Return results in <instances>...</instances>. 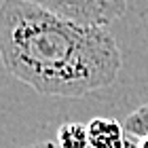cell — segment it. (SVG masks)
<instances>
[{
	"label": "cell",
	"instance_id": "cell-1",
	"mask_svg": "<svg viewBox=\"0 0 148 148\" xmlns=\"http://www.w3.org/2000/svg\"><path fill=\"white\" fill-rule=\"evenodd\" d=\"M0 57L9 74L47 97L106 89L123 68L108 28L68 21L25 0H2Z\"/></svg>",
	"mask_w": 148,
	"mask_h": 148
},
{
	"label": "cell",
	"instance_id": "cell-2",
	"mask_svg": "<svg viewBox=\"0 0 148 148\" xmlns=\"http://www.w3.org/2000/svg\"><path fill=\"white\" fill-rule=\"evenodd\" d=\"M80 25L108 28L127 11L129 0H25Z\"/></svg>",
	"mask_w": 148,
	"mask_h": 148
},
{
	"label": "cell",
	"instance_id": "cell-7",
	"mask_svg": "<svg viewBox=\"0 0 148 148\" xmlns=\"http://www.w3.org/2000/svg\"><path fill=\"white\" fill-rule=\"evenodd\" d=\"M136 148H148V136H146V138H142V140H138Z\"/></svg>",
	"mask_w": 148,
	"mask_h": 148
},
{
	"label": "cell",
	"instance_id": "cell-4",
	"mask_svg": "<svg viewBox=\"0 0 148 148\" xmlns=\"http://www.w3.org/2000/svg\"><path fill=\"white\" fill-rule=\"evenodd\" d=\"M59 148H89V131L85 123H64L55 133Z\"/></svg>",
	"mask_w": 148,
	"mask_h": 148
},
{
	"label": "cell",
	"instance_id": "cell-5",
	"mask_svg": "<svg viewBox=\"0 0 148 148\" xmlns=\"http://www.w3.org/2000/svg\"><path fill=\"white\" fill-rule=\"evenodd\" d=\"M123 125H125L127 136L136 144H138V140L146 138L148 136V104H144V106H140V108H136L133 112H129L125 116Z\"/></svg>",
	"mask_w": 148,
	"mask_h": 148
},
{
	"label": "cell",
	"instance_id": "cell-3",
	"mask_svg": "<svg viewBox=\"0 0 148 148\" xmlns=\"http://www.w3.org/2000/svg\"><path fill=\"white\" fill-rule=\"evenodd\" d=\"M89 148H136V142L127 136L125 125L112 116H95L87 123Z\"/></svg>",
	"mask_w": 148,
	"mask_h": 148
},
{
	"label": "cell",
	"instance_id": "cell-6",
	"mask_svg": "<svg viewBox=\"0 0 148 148\" xmlns=\"http://www.w3.org/2000/svg\"><path fill=\"white\" fill-rule=\"evenodd\" d=\"M25 148H59L57 142H51V140H45V142H36L32 146H25Z\"/></svg>",
	"mask_w": 148,
	"mask_h": 148
}]
</instances>
